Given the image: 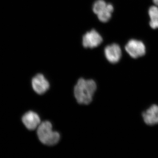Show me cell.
Returning a JSON list of instances; mask_svg holds the SVG:
<instances>
[{"mask_svg":"<svg viewBox=\"0 0 158 158\" xmlns=\"http://www.w3.org/2000/svg\"><path fill=\"white\" fill-rule=\"evenodd\" d=\"M96 89V84L93 80L80 79L74 89L75 97L79 104H89Z\"/></svg>","mask_w":158,"mask_h":158,"instance_id":"cell-1","label":"cell"},{"mask_svg":"<svg viewBox=\"0 0 158 158\" xmlns=\"http://www.w3.org/2000/svg\"><path fill=\"white\" fill-rule=\"evenodd\" d=\"M37 135L43 144L48 146L57 144L60 140V135L52 129V123L48 121L43 122L37 127Z\"/></svg>","mask_w":158,"mask_h":158,"instance_id":"cell-2","label":"cell"},{"mask_svg":"<svg viewBox=\"0 0 158 158\" xmlns=\"http://www.w3.org/2000/svg\"><path fill=\"white\" fill-rule=\"evenodd\" d=\"M114 8L112 4L104 0H97L93 6L94 12L102 22H107L112 17Z\"/></svg>","mask_w":158,"mask_h":158,"instance_id":"cell-3","label":"cell"},{"mask_svg":"<svg viewBox=\"0 0 158 158\" xmlns=\"http://www.w3.org/2000/svg\"><path fill=\"white\" fill-rule=\"evenodd\" d=\"M125 50L133 59H138L146 53V48L142 41L137 40H130L125 47Z\"/></svg>","mask_w":158,"mask_h":158,"instance_id":"cell-4","label":"cell"},{"mask_svg":"<svg viewBox=\"0 0 158 158\" xmlns=\"http://www.w3.org/2000/svg\"><path fill=\"white\" fill-rule=\"evenodd\" d=\"M102 38L97 31L92 30L87 32L83 37V45L86 48H94L102 42Z\"/></svg>","mask_w":158,"mask_h":158,"instance_id":"cell-5","label":"cell"},{"mask_svg":"<svg viewBox=\"0 0 158 158\" xmlns=\"http://www.w3.org/2000/svg\"><path fill=\"white\" fill-rule=\"evenodd\" d=\"M32 88L37 94H42L49 89L50 84L42 74H37L32 80Z\"/></svg>","mask_w":158,"mask_h":158,"instance_id":"cell-6","label":"cell"},{"mask_svg":"<svg viewBox=\"0 0 158 158\" xmlns=\"http://www.w3.org/2000/svg\"><path fill=\"white\" fill-rule=\"evenodd\" d=\"M105 56L108 61L115 64L119 62L122 57V51L120 46L116 44H113L106 47L105 48Z\"/></svg>","mask_w":158,"mask_h":158,"instance_id":"cell-7","label":"cell"},{"mask_svg":"<svg viewBox=\"0 0 158 158\" xmlns=\"http://www.w3.org/2000/svg\"><path fill=\"white\" fill-rule=\"evenodd\" d=\"M22 120L26 128L31 131L36 129L41 123L39 115L32 111L25 113L23 116Z\"/></svg>","mask_w":158,"mask_h":158,"instance_id":"cell-8","label":"cell"},{"mask_svg":"<svg viewBox=\"0 0 158 158\" xmlns=\"http://www.w3.org/2000/svg\"><path fill=\"white\" fill-rule=\"evenodd\" d=\"M144 123L148 125L158 124V106L153 105L142 113Z\"/></svg>","mask_w":158,"mask_h":158,"instance_id":"cell-9","label":"cell"},{"mask_svg":"<svg viewBox=\"0 0 158 158\" xmlns=\"http://www.w3.org/2000/svg\"><path fill=\"white\" fill-rule=\"evenodd\" d=\"M150 19L149 25L153 29L158 28V7L151 6L148 10Z\"/></svg>","mask_w":158,"mask_h":158,"instance_id":"cell-10","label":"cell"},{"mask_svg":"<svg viewBox=\"0 0 158 158\" xmlns=\"http://www.w3.org/2000/svg\"><path fill=\"white\" fill-rule=\"evenodd\" d=\"M154 4L156 5V6L158 7V0H152Z\"/></svg>","mask_w":158,"mask_h":158,"instance_id":"cell-11","label":"cell"}]
</instances>
